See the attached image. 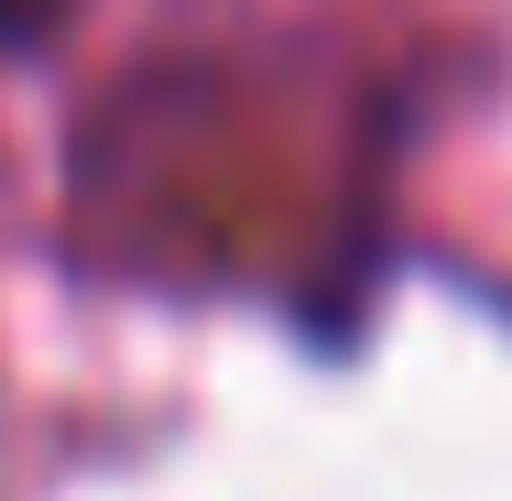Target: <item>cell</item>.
<instances>
[{"label": "cell", "mask_w": 512, "mask_h": 501, "mask_svg": "<svg viewBox=\"0 0 512 501\" xmlns=\"http://www.w3.org/2000/svg\"><path fill=\"white\" fill-rule=\"evenodd\" d=\"M88 0H0V55H55Z\"/></svg>", "instance_id": "obj_1"}]
</instances>
